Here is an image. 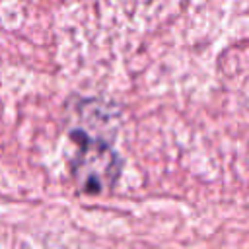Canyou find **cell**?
I'll list each match as a JSON object with an SVG mask.
<instances>
[{"label":"cell","mask_w":249,"mask_h":249,"mask_svg":"<svg viewBox=\"0 0 249 249\" xmlns=\"http://www.w3.org/2000/svg\"><path fill=\"white\" fill-rule=\"evenodd\" d=\"M66 124L76 146L84 142H113L117 132L113 111L99 99H76L74 107H68Z\"/></svg>","instance_id":"2"},{"label":"cell","mask_w":249,"mask_h":249,"mask_svg":"<svg viewBox=\"0 0 249 249\" xmlns=\"http://www.w3.org/2000/svg\"><path fill=\"white\" fill-rule=\"evenodd\" d=\"M123 171V160L113 148V142H84L78 144L70 160V177L78 193L103 195L109 193Z\"/></svg>","instance_id":"1"}]
</instances>
